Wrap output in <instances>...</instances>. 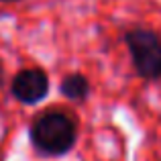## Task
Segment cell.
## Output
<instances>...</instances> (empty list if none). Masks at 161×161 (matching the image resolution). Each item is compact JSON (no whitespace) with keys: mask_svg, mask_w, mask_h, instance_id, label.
Listing matches in <instances>:
<instances>
[{"mask_svg":"<svg viewBox=\"0 0 161 161\" xmlns=\"http://www.w3.org/2000/svg\"><path fill=\"white\" fill-rule=\"evenodd\" d=\"M59 94L65 100H71V102H86L92 94V84H90L86 74L71 71V74H65L61 78V82H59Z\"/></svg>","mask_w":161,"mask_h":161,"instance_id":"cell-4","label":"cell"},{"mask_svg":"<svg viewBox=\"0 0 161 161\" xmlns=\"http://www.w3.org/2000/svg\"><path fill=\"white\" fill-rule=\"evenodd\" d=\"M0 2H16V0H0Z\"/></svg>","mask_w":161,"mask_h":161,"instance_id":"cell-6","label":"cell"},{"mask_svg":"<svg viewBox=\"0 0 161 161\" xmlns=\"http://www.w3.org/2000/svg\"><path fill=\"white\" fill-rule=\"evenodd\" d=\"M130 63L141 80L159 82L161 80V33L151 27L135 25L122 35Z\"/></svg>","mask_w":161,"mask_h":161,"instance_id":"cell-2","label":"cell"},{"mask_svg":"<svg viewBox=\"0 0 161 161\" xmlns=\"http://www.w3.org/2000/svg\"><path fill=\"white\" fill-rule=\"evenodd\" d=\"M2 82H4V65L0 61V86H2Z\"/></svg>","mask_w":161,"mask_h":161,"instance_id":"cell-5","label":"cell"},{"mask_svg":"<svg viewBox=\"0 0 161 161\" xmlns=\"http://www.w3.org/2000/svg\"><path fill=\"white\" fill-rule=\"evenodd\" d=\"M75 141L78 120L59 106L41 110L29 125V143L41 157H63L75 147Z\"/></svg>","mask_w":161,"mask_h":161,"instance_id":"cell-1","label":"cell"},{"mask_svg":"<svg viewBox=\"0 0 161 161\" xmlns=\"http://www.w3.org/2000/svg\"><path fill=\"white\" fill-rule=\"evenodd\" d=\"M51 90V80L43 67H23L12 75L10 82V94L16 102L25 106H35L43 102Z\"/></svg>","mask_w":161,"mask_h":161,"instance_id":"cell-3","label":"cell"}]
</instances>
